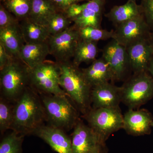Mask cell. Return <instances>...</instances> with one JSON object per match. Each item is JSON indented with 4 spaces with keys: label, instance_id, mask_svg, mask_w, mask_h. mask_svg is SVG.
Returning <instances> with one entry per match:
<instances>
[{
    "label": "cell",
    "instance_id": "21",
    "mask_svg": "<svg viewBox=\"0 0 153 153\" xmlns=\"http://www.w3.org/2000/svg\"><path fill=\"white\" fill-rule=\"evenodd\" d=\"M20 26L25 44L46 42L50 36L46 27L29 19L20 22Z\"/></svg>",
    "mask_w": 153,
    "mask_h": 153
},
{
    "label": "cell",
    "instance_id": "24",
    "mask_svg": "<svg viewBox=\"0 0 153 153\" xmlns=\"http://www.w3.org/2000/svg\"><path fill=\"white\" fill-rule=\"evenodd\" d=\"M1 3L19 22L29 18L32 0H4Z\"/></svg>",
    "mask_w": 153,
    "mask_h": 153
},
{
    "label": "cell",
    "instance_id": "16",
    "mask_svg": "<svg viewBox=\"0 0 153 153\" xmlns=\"http://www.w3.org/2000/svg\"><path fill=\"white\" fill-rule=\"evenodd\" d=\"M106 1H88L82 13L71 20L74 25L79 29L87 27L102 28V22Z\"/></svg>",
    "mask_w": 153,
    "mask_h": 153
},
{
    "label": "cell",
    "instance_id": "28",
    "mask_svg": "<svg viewBox=\"0 0 153 153\" xmlns=\"http://www.w3.org/2000/svg\"><path fill=\"white\" fill-rule=\"evenodd\" d=\"M81 39L94 42L112 39L113 30H108L94 27H87L79 29Z\"/></svg>",
    "mask_w": 153,
    "mask_h": 153
},
{
    "label": "cell",
    "instance_id": "36",
    "mask_svg": "<svg viewBox=\"0 0 153 153\" xmlns=\"http://www.w3.org/2000/svg\"><path fill=\"white\" fill-rule=\"evenodd\" d=\"M150 40L151 43L153 46V32H152L151 33L150 37Z\"/></svg>",
    "mask_w": 153,
    "mask_h": 153
},
{
    "label": "cell",
    "instance_id": "4",
    "mask_svg": "<svg viewBox=\"0 0 153 153\" xmlns=\"http://www.w3.org/2000/svg\"><path fill=\"white\" fill-rule=\"evenodd\" d=\"M29 84V67L19 58L11 57L0 70V96L15 103Z\"/></svg>",
    "mask_w": 153,
    "mask_h": 153
},
{
    "label": "cell",
    "instance_id": "27",
    "mask_svg": "<svg viewBox=\"0 0 153 153\" xmlns=\"http://www.w3.org/2000/svg\"><path fill=\"white\" fill-rule=\"evenodd\" d=\"M73 23L65 13L57 12L51 17L46 27L50 35H55L62 33L71 26Z\"/></svg>",
    "mask_w": 153,
    "mask_h": 153
},
{
    "label": "cell",
    "instance_id": "1",
    "mask_svg": "<svg viewBox=\"0 0 153 153\" xmlns=\"http://www.w3.org/2000/svg\"><path fill=\"white\" fill-rule=\"evenodd\" d=\"M47 122L40 95L30 86L14 103V116L11 130L25 136L33 134Z\"/></svg>",
    "mask_w": 153,
    "mask_h": 153
},
{
    "label": "cell",
    "instance_id": "37",
    "mask_svg": "<svg viewBox=\"0 0 153 153\" xmlns=\"http://www.w3.org/2000/svg\"><path fill=\"white\" fill-rule=\"evenodd\" d=\"M128 1H134V2H137V0H128Z\"/></svg>",
    "mask_w": 153,
    "mask_h": 153
},
{
    "label": "cell",
    "instance_id": "35",
    "mask_svg": "<svg viewBox=\"0 0 153 153\" xmlns=\"http://www.w3.org/2000/svg\"><path fill=\"white\" fill-rule=\"evenodd\" d=\"M147 71L150 74L153 78V55L148 65Z\"/></svg>",
    "mask_w": 153,
    "mask_h": 153
},
{
    "label": "cell",
    "instance_id": "6",
    "mask_svg": "<svg viewBox=\"0 0 153 153\" xmlns=\"http://www.w3.org/2000/svg\"><path fill=\"white\" fill-rule=\"evenodd\" d=\"M60 73L59 63L46 60L38 66L29 68V86L39 94L68 96L60 87Z\"/></svg>",
    "mask_w": 153,
    "mask_h": 153
},
{
    "label": "cell",
    "instance_id": "22",
    "mask_svg": "<svg viewBox=\"0 0 153 153\" xmlns=\"http://www.w3.org/2000/svg\"><path fill=\"white\" fill-rule=\"evenodd\" d=\"M59 12L50 0H32L31 12L28 19L46 27L55 13Z\"/></svg>",
    "mask_w": 153,
    "mask_h": 153
},
{
    "label": "cell",
    "instance_id": "9",
    "mask_svg": "<svg viewBox=\"0 0 153 153\" xmlns=\"http://www.w3.org/2000/svg\"><path fill=\"white\" fill-rule=\"evenodd\" d=\"M151 33L142 14L115 27L112 39L126 48L137 41L149 39Z\"/></svg>",
    "mask_w": 153,
    "mask_h": 153
},
{
    "label": "cell",
    "instance_id": "18",
    "mask_svg": "<svg viewBox=\"0 0 153 153\" xmlns=\"http://www.w3.org/2000/svg\"><path fill=\"white\" fill-rule=\"evenodd\" d=\"M0 43L10 57L19 58L20 50L25 44L20 24L0 29Z\"/></svg>",
    "mask_w": 153,
    "mask_h": 153
},
{
    "label": "cell",
    "instance_id": "31",
    "mask_svg": "<svg viewBox=\"0 0 153 153\" xmlns=\"http://www.w3.org/2000/svg\"><path fill=\"white\" fill-rule=\"evenodd\" d=\"M59 12L65 13L72 4L89 0H50Z\"/></svg>",
    "mask_w": 153,
    "mask_h": 153
},
{
    "label": "cell",
    "instance_id": "12",
    "mask_svg": "<svg viewBox=\"0 0 153 153\" xmlns=\"http://www.w3.org/2000/svg\"><path fill=\"white\" fill-rule=\"evenodd\" d=\"M61 129L49 125L41 126L33 134L44 140L58 153H72L71 138Z\"/></svg>",
    "mask_w": 153,
    "mask_h": 153
},
{
    "label": "cell",
    "instance_id": "7",
    "mask_svg": "<svg viewBox=\"0 0 153 153\" xmlns=\"http://www.w3.org/2000/svg\"><path fill=\"white\" fill-rule=\"evenodd\" d=\"M120 88L122 102L134 109L152 98L153 78L148 71L135 73Z\"/></svg>",
    "mask_w": 153,
    "mask_h": 153
},
{
    "label": "cell",
    "instance_id": "33",
    "mask_svg": "<svg viewBox=\"0 0 153 153\" xmlns=\"http://www.w3.org/2000/svg\"><path fill=\"white\" fill-rule=\"evenodd\" d=\"M11 58L2 44L0 43V70L8 64Z\"/></svg>",
    "mask_w": 153,
    "mask_h": 153
},
{
    "label": "cell",
    "instance_id": "15",
    "mask_svg": "<svg viewBox=\"0 0 153 153\" xmlns=\"http://www.w3.org/2000/svg\"><path fill=\"white\" fill-rule=\"evenodd\" d=\"M71 139L72 153H88L99 143L93 130L81 119L73 128Z\"/></svg>",
    "mask_w": 153,
    "mask_h": 153
},
{
    "label": "cell",
    "instance_id": "25",
    "mask_svg": "<svg viewBox=\"0 0 153 153\" xmlns=\"http://www.w3.org/2000/svg\"><path fill=\"white\" fill-rule=\"evenodd\" d=\"M14 103L0 96V132L11 129L14 116Z\"/></svg>",
    "mask_w": 153,
    "mask_h": 153
},
{
    "label": "cell",
    "instance_id": "17",
    "mask_svg": "<svg viewBox=\"0 0 153 153\" xmlns=\"http://www.w3.org/2000/svg\"><path fill=\"white\" fill-rule=\"evenodd\" d=\"M81 69L85 79L92 88L109 81H114L109 63L102 56L93 61L90 66Z\"/></svg>",
    "mask_w": 153,
    "mask_h": 153
},
{
    "label": "cell",
    "instance_id": "2",
    "mask_svg": "<svg viewBox=\"0 0 153 153\" xmlns=\"http://www.w3.org/2000/svg\"><path fill=\"white\" fill-rule=\"evenodd\" d=\"M59 63L61 71L60 87L83 115L92 108V87L85 79L81 68L74 65L72 61Z\"/></svg>",
    "mask_w": 153,
    "mask_h": 153
},
{
    "label": "cell",
    "instance_id": "39",
    "mask_svg": "<svg viewBox=\"0 0 153 153\" xmlns=\"http://www.w3.org/2000/svg\"><path fill=\"white\" fill-rule=\"evenodd\" d=\"M0 1H1V2L3 1H4V0H0Z\"/></svg>",
    "mask_w": 153,
    "mask_h": 153
},
{
    "label": "cell",
    "instance_id": "26",
    "mask_svg": "<svg viewBox=\"0 0 153 153\" xmlns=\"http://www.w3.org/2000/svg\"><path fill=\"white\" fill-rule=\"evenodd\" d=\"M24 137L13 131L2 140L0 143V153H22Z\"/></svg>",
    "mask_w": 153,
    "mask_h": 153
},
{
    "label": "cell",
    "instance_id": "34",
    "mask_svg": "<svg viewBox=\"0 0 153 153\" xmlns=\"http://www.w3.org/2000/svg\"><path fill=\"white\" fill-rule=\"evenodd\" d=\"M108 149L105 144H97L88 153H108Z\"/></svg>",
    "mask_w": 153,
    "mask_h": 153
},
{
    "label": "cell",
    "instance_id": "30",
    "mask_svg": "<svg viewBox=\"0 0 153 153\" xmlns=\"http://www.w3.org/2000/svg\"><path fill=\"white\" fill-rule=\"evenodd\" d=\"M140 5L146 22L153 32V0H141Z\"/></svg>",
    "mask_w": 153,
    "mask_h": 153
},
{
    "label": "cell",
    "instance_id": "38",
    "mask_svg": "<svg viewBox=\"0 0 153 153\" xmlns=\"http://www.w3.org/2000/svg\"><path fill=\"white\" fill-rule=\"evenodd\" d=\"M152 127H153V121L152 122Z\"/></svg>",
    "mask_w": 153,
    "mask_h": 153
},
{
    "label": "cell",
    "instance_id": "29",
    "mask_svg": "<svg viewBox=\"0 0 153 153\" xmlns=\"http://www.w3.org/2000/svg\"><path fill=\"white\" fill-rule=\"evenodd\" d=\"M20 22L16 17L0 4V29L19 25Z\"/></svg>",
    "mask_w": 153,
    "mask_h": 153
},
{
    "label": "cell",
    "instance_id": "23",
    "mask_svg": "<svg viewBox=\"0 0 153 153\" xmlns=\"http://www.w3.org/2000/svg\"><path fill=\"white\" fill-rule=\"evenodd\" d=\"M99 51L98 42L80 38L75 49L72 63L78 67L82 63H92L96 60Z\"/></svg>",
    "mask_w": 153,
    "mask_h": 153
},
{
    "label": "cell",
    "instance_id": "20",
    "mask_svg": "<svg viewBox=\"0 0 153 153\" xmlns=\"http://www.w3.org/2000/svg\"><path fill=\"white\" fill-rule=\"evenodd\" d=\"M142 14V10L140 4L136 2L128 1L124 4L114 6L104 16L116 27Z\"/></svg>",
    "mask_w": 153,
    "mask_h": 153
},
{
    "label": "cell",
    "instance_id": "11",
    "mask_svg": "<svg viewBox=\"0 0 153 153\" xmlns=\"http://www.w3.org/2000/svg\"><path fill=\"white\" fill-rule=\"evenodd\" d=\"M152 115L145 109H128L123 115V129L134 136L149 134L151 133Z\"/></svg>",
    "mask_w": 153,
    "mask_h": 153
},
{
    "label": "cell",
    "instance_id": "13",
    "mask_svg": "<svg viewBox=\"0 0 153 153\" xmlns=\"http://www.w3.org/2000/svg\"><path fill=\"white\" fill-rule=\"evenodd\" d=\"M92 108H119L122 102L120 87L109 82L92 88L91 91Z\"/></svg>",
    "mask_w": 153,
    "mask_h": 153
},
{
    "label": "cell",
    "instance_id": "8",
    "mask_svg": "<svg viewBox=\"0 0 153 153\" xmlns=\"http://www.w3.org/2000/svg\"><path fill=\"white\" fill-rule=\"evenodd\" d=\"M80 39L79 29L74 24L62 33L50 35L47 41L49 55L58 63L70 61Z\"/></svg>",
    "mask_w": 153,
    "mask_h": 153
},
{
    "label": "cell",
    "instance_id": "19",
    "mask_svg": "<svg viewBox=\"0 0 153 153\" xmlns=\"http://www.w3.org/2000/svg\"><path fill=\"white\" fill-rule=\"evenodd\" d=\"M49 55L47 41L40 43L25 44L20 50L19 58L31 68L43 63Z\"/></svg>",
    "mask_w": 153,
    "mask_h": 153
},
{
    "label": "cell",
    "instance_id": "3",
    "mask_svg": "<svg viewBox=\"0 0 153 153\" xmlns=\"http://www.w3.org/2000/svg\"><path fill=\"white\" fill-rule=\"evenodd\" d=\"M39 95L45 109L48 125L66 132L74 128L80 119V113L68 96Z\"/></svg>",
    "mask_w": 153,
    "mask_h": 153
},
{
    "label": "cell",
    "instance_id": "32",
    "mask_svg": "<svg viewBox=\"0 0 153 153\" xmlns=\"http://www.w3.org/2000/svg\"><path fill=\"white\" fill-rule=\"evenodd\" d=\"M85 5L86 3L81 4H73L66 10L65 13V14L68 18L72 20L75 17L78 16L82 13L85 8Z\"/></svg>",
    "mask_w": 153,
    "mask_h": 153
},
{
    "label": "cell",
    "instance_id": "14",
    "mask_svg": "<svg viewBox=\"0 0 153 153\" xmlns=\"http://www.w3.org/2000/svg\"><path fill=\"white\" fill-rule=\"evenodd\" d=\"M126 48L134 74L147 71L148 65L153 55V46L150 38L137 41Z\"/></svg>",
    "mask_w": 153,
    "mask_h": 153
},
{
    "label": "cell",
    "instance_id": "5",
    "mask_svg": "<svg viewBox=\"0 0 153 153\" xmlns=\"http://www.w3.org/2000/svg\"><path fill=\"white\" fill-rule=\"evenodd\" d=\"M82 117L95 133L99 143L105 144L112 134L123 129V115L120 107L91 108Z\"/></svg>",
    "mask_w": 153,
    "mask_h": 153
},
{
    "label": "cell",
    "instance_id": "10",
    "mask_svg": "<svg viewBox=\"0 0 153 153\" xmlns=\"http://www.w3.org/2000/svg\"><path fill=\"white\" fill-rule=\"evenodd\" d=\"M102 56L109 63L114 81L123 79L129 69L131 70L126 48L112 39L102 49Z\"/></svg>",
    "mask_w": 153,
    "mask_h": 153
}]
</instances>
